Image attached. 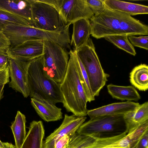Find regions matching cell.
I'll return each mask as SVG.
<instances>
[{
  "label": "cell",
  "instance_id": "1",
  "mask_svg": "<svg viewBox=\"0 0 148 148\" xmlns=\"http://www.w3.org/2000/svg\"><path fill=\"white\" fill-rule=\"evenodd\" d=\"M92 36L99 39L108 36L148 34V27L131 16L106 7L100 14L89 20Z\"/></svg>",
  "mask_w": 148,
  "mask_h": 148
},
{
  "label": "cell",
  "instance_id": "2",
  "mask_svg": "<svg viewBox=\"0 0 148 148\" xmlns=\"http://www.w3.org/2000/svg\"><path fill=\"white\" fill-rule=\"evenodd\" d=\"M66 71L62 82L59 83L63 98V107L67 112L77 117L87 115V99L82 84L80 77V67L76 51L70 49Z\"/></svg>",
  "mask_w": 148,
  "mask_h": 148
},
{
  "label": "cell",
  "instance_id": "3",
  "mask_svg": "<svg viewBox=\"0 0 148 148\" xmlns=\"http://www.w3.org/2000/svg\"><path fill=\"white\" fill-rule=\"evenodd\" d=\"M29 96L55 105L63 102L60 84L49 77L44 70L42 55L32 60L29 67Z\"/></svg>",
  "mask_w": 148,
  "mask_h": 148
},
{
  "label": "cell",
  "instance_id": "4",
  "mask_svg": "<svg viewBox=\"0 0 148 148\" xmlns=\"http://www.w3.org/2000/svg\"><path fill=\"white\" fill-rule=\"evenodd\" d=\"M75 51L87 74L93 95L98 96L109 75L101 66L92 39L89 38L84 45Z\"/></svg>",
  "mask_w": 148,
  "mask_h": 148
},
{
  "label": "cell",
  "instance_id": "5",
  "mask_svg": "<svg viewBox=\"0 0 148 148\" xmlns=\"http://www.w3.org/2000/svg\"><path fill=\"white\" fill-rule=\"evenodd\" d=\"M127 130L124 115H106L90 119L82 124L76 133L95 138L112 137Z\"/></svg>",
  "mask_w": 148,
  "mask_h": 148
},
{
  "label": "cell",
  "instance_id": "6",
  "mask_svg": "<svg viewBox=\"0 0 148 148\" xmlns=\"http://www.w3.org/2000/svg\"><path fill=\"white\" fill-rule=\"evenodd\" d=\"M43 43L44 70L49 77L60 83L66 71L69 57V52L56 43L45 41Z\"/></svg>",
  "mask_w": 148,
  "mask_h": 148
},
{
  "label": "cell",
  "instance_id": "7",
  "mask_svg": "<svg viewBox=\"0 0 148 148\" xmlns=\"http://www.w3.org/2000/svg\"><path fill=\"white\" fill-rule=\"evenodd\" d=\"M58 12L64 24L71 25L79 19L90 20L94 15L87 0H41Z\"/></svg>",
  "mask_w": 148,
  "mask_h": 148
},
{
  "label": "cell",
  "instance_id": "8",
  "mask_svg": "<svg viewBox=\"0 0 148 148\" xmlns=\"http://www.w3.org/2000/svg\"><path fill=\"white\" fill-rule=\"evenodd\" d=\"M28 0L34 27L43 30L53 31L65 25L54 8L39 0Z\"/></svg>",
  "mask_w": 148,
  "mask_h": 148
},
{
  "label": "cell",
  "instance_id": "9",
  "mask_svg": "<svg viewBox=\"0 0 148 148\" xmlns=\"http://www.w3.org/2000/svg\"><path fill=\"white\" fill-rule=\"evenodd\" d=\"M8 67L10 87L21 93L24 97L29 96L28 73L31 60L19 57H10Z\"/></svg>",
  "mask_w": 148,
  "mask_h": 148
},
{
  "label": "cell",
  "instance_id": "10",
  "mask_svg": "<svg viewBox=\"0 0 148 148\" xmlns=\"http://www.w3.org/2000/svg\"><path fill=\"white\" fill-rule=\"evenodd\" d=\"M86 118L65 114L60 126L46 138L44 141V148H55L56 143L62 137L66 135L70 137L73 135Z\"/></svg>",
  "mask_w": 148,
  "mask_h": 148
},
{
  "label": "cell",
  "instance_id": "11",
  "mask_svg": "<svg viewBox=\"0 0 148 148\" xmlns=\"http://www.w3.org/2000/svg\"><path fill=\"white\" fill-rule=\"evenodd\" d=\"M140 104L132 101L115 103L95 109L87 110L90 119L97 117L117 115H124L134 111Z\"/></svg>",
  "mask_w": 148,
  "mask_h": 148
},
{
  "label": "cell",
  "instance_id": "12",
  "mask_svg": "<svg viewBox=\"0 0 148 148\" xmlns=\"http://www.w3.org/2000/svg\"><path fill=\"white\" fill-rule=\"evenodd\" d=\"M43 41L30 40L7 50L10 57H19L32 60L43 54Z\"/></svg>",
  "mask_w": 148,
  "mask_h": 148
},
{
  "label": "cell",
  "instance_id": "13",
  "mask_svg": "<svg viewBox=\"0 0 148 148\" xmlns=\"http://www.w3.org/2000/svg\"><path fill=\"white\" fill-rule=\"evenodd\" d=\"M126 130L112 137L95 138L86 148H133V143Z\"/></svg>",
  "mask_w": 148,
  "mask_h": 148
},
{
  "label": "cell",
  "instance_id": "14",
  "mask_svg": "<svg viewBox=\"0 0 148 148\" xmlns=\"http://www.w3.org/2000/svg\"><path fill=\"white\" fill-rule=\"evenodd\" d=\"M73 32L70 45H73L76 51L84 45L91 34V28L89 20L81 19L73 22Z\"/></svg>",
  "mask_w": 148,
  "mask_h": 148
},
{
  "label": "cell",
  "instance_id": "15",
  "mask_svg": "<svg viewBox=\"0 0 148 148\" xmlns=\"http://www.w3.org/2000/svg\"><path fill=\"white\" fill-rule=\"evenodd\" d=\"M31 102L38 114L45 121H54L63 118L62 109L55 104L32 98Z\"/></svg>",
  "mask_w": 148,
  "mask_h": 148
},
{
  "label": "cell",
  "instance_id": "16",
  "mask_svg": "<svg viewBox=\"0 0 148 148\" xmlns=\"http://www.w3.org/2000/svg\"><path fill=\"white\" fill-rule=\"evenodd\" d=\"M45 130L41 121H32L21 148H44Z\"/></svg>",
  "mask_w": 148,
  "mask_h": 148
},
{
  "label": "cell",
  "instance_id": "17",
  "mask_svg": "<svg viewBox=\"0 0 148 148\" xmlns=\"http://www.w3.org/2000/svg\"><path fill=\"white\" fill-rule=\"evenodd\" d=\"M0 10L19 15L33 23L31 6L28 0H0Z\"/></svg>",
  "mask_w": 148,
  "mask_h": 148
},
{
  "label": "cell",
  "instance_id": "18",
  "mask_svg": "<svg viewBox=\"0 0 148 148\" xmlns=\"http://www.w3.org/2000/svg\"><path fill=\"white\" fill-rule=\"evenodd\" d=\"M104 3L109 9L130 16L148 14V7L142 5L117 0H104Z\"/></svg>",
  "mask_w": 148,
  "mask_h": 148
},
{
  "label": "cell",
  "instance_id": "19",
  "mask_svg": "<svg viewBox=\"0 0 148 148\" xmlns=\"http://www.w3.org/2000/svg\"><path fill=\"white\" fill-rule=\"evenodd\" d=\"M108 91L112 97L121 101H137L141 99L137 90L133 86H119L112 84L107 86Z\"/></svg>",
  "mask_w": 148,
  "mask_h": 148
},
{
  "label": "cell",
  "instance_id": "20",
  "mask_svg": "<svg viewBox=\"0 0 148 148\" xmlns=\"http://www.w3.org/2000/svg\"><path fill=\"white\" fill-rule=\"evenodd\" d=\"M124 118L127 131L148 120V102L140 104L134 111L124 115Z\"/></svg>",
  "mask_w": 148,
  "mask_h": 148
},
{
  "label": "cell",
  "instance_id": "21",
  "mask_svg": "<svg viewBox=\"0 0 148 148\" xmlns=\"http://www.w3.org/2000/svg\"><path fill=\"white\" fill-rule=\"evenodd\" d=\"M131 84L139 90L146 91L148 89V66L141 64L135 67L130 74Z\"/></svg>",
  "mask_w": 148,
  "mask_h": 148
},
{
  "label": "cell",
  "instance_id": "22",
  "mask_svg": "<svg viewBox=\"0 0 148 148\" xmlns=\"http://www.w3.org/2000/svg\"><path fill=\"white\" fill-rule=\"evenodd\" d=\"M26 122L25 116L18 111L15 120L10 126L14 138L16 148H21L26 138Z\"/></svg>",
  "mask_w": 148,
  "mask_h": 148
},
{
  "label": "cell",
  "instance_id": "23",
  "mask_svg": "<svg viewBox=\"0 0 148 148\" xmlns=\"http://www.w3.org/2000/svg\"><path fill=\"white\" fill-rule=\"evenodd\" d=\"M10 24H16L34 27L33 24L28 20L12 13L0 10V31Z\"/></svg>",
  "mask_w": 148,
  "mask_h": 148
},
{
  "label": "cell",
  "instance_id": "24",
  "mask_svg": "<svg viewBox=\"0 0 148 148\" xmlns=\"http://www.w3.org/2000/svg\"><path fill=\"white\" fill-rule=\"evenodd\" d=\"M128 36L125 35H113L108 36L104 38L118 48L135 56L136 52L128 40Z\"/></svg>",
  "mask_w": 148,
  "mask_h": 148
},
{
  "label": "cell",
  "instance_id": "25",
  "mask_svg": "<svg viewBox=\"0 0 148 148\" xmlns=\"http://www.w3.org/2000/svg\"><path fill=\"white\" fill-rule=\"evenodd\" d=\"M94 138L90 136L80 135L76 132L70 137L66 148H86Z\"/></svg>",
  "mask_w": 148,
  "mask_h": 148
},
{
  "label": "cell",
  "instance_id": "26",
  "mask_svg": "<svg viewBox=\"0 0 148 148\" xmlns=\"http://www.w3.org/2000/svg\"><path fill=\"white\" fill-rule=\"evenodd\" d=\"M130 43L133 46L138 47L148 50V36H140L137 37L134 35L128 36Z\"/></svg>",
  "mask_w": 148,
  "mask_h": 148
},
{
  "label": "cell",
  "instance_id": "27",
  "mask_svg": "<svg viewBox=\"0 0 148 148\" xmlns=\"http://www.w3.org/2000/svg\"><path fill=\"white\" fill-rule=\"evenodd\" d=\"M87 2L94 15L101 13L106 8L104 0H87Z\"/></svg>",
  "mask_w": 148,
  "mask_h": 148
},
{
  "label": "cell",
  "instance_id": "28",
  "mask_svg": "<svg viewBox=\"0 0 148 148\" xmlns=\"http://www.w3.org/2000/svg\"><path fill=\"white\" fill-rule=\"evenodd\" d=\"M8 66L0 71V85H5L9 81Z\"/></svg>",
  "mask_w": 148,
  "mask_h": 148
},
{
  "label": "cell",
  "instance_id": "29",
  "mask_svg": "<svg viewBox=\"0 0 148 148\" xmlns=\"http://www.w3.org/2000/svg\"><path fill=\"white\" fill-rule=\"evenodd\" d=\"M10 43L8 38L0 31V50H6L10 47Z\"/></svg>",
  "mask_w": 148,
  "mask_h": 148
},
{
  "label": "cell",
  "instance_id": "30",
  "mask_svg": "<svg viewBox=\"0 0 148 148\" xmlns=\"http://www.w3.org/2000/svg\"><path fill=\"white\" fill-rule=\"evenodd\" d=\"M10 58L7 50H0V66H8Z\"/></svg>",
  "mask_w": 148,
  "mask_h": 148
},
{
  "label": "cell",
  "instance_id": "31",
  "mask_svg": "<svg viewBox=\"0 0 148 148\" xmlns=\"http://www.w3.org/2000/svg\"><path fill=\"white\" fill-rule=\"evenodd\" d=\"M70 138L67 135H64L60 138L56 144L55 148H66Z\"/></svg>",
  "mask_w": 148,
  "mask_h": 148
},
{
  "label": "cell",
  "instance_id": "32",
  "mask_svg": "<svg viewBox=\"0 0 148 148\" xmlns=\"http://www.w3.org/2000/svg\"><path fill=\"white\" fill-rule=\"evenodd\" d=\"M148 131L143 135L139 141L136 148H148Z\"/></svg>",
  "mask_w": 148,
  "mask_h": 148
},
{
  "label": "cell",
  "instance_id": "33",
  "mask_svg": "<svg viewBox=\"0 0 148 148\" xmlns=\"http://www.w3.org/2000/svg\"><path fill=\"white\" fill-rule=\"evenodd\" d=\"M3 144L4 148H16L15 146L12 144L8 142L3 143Z\"/></svg>",
  "mask_w": 148,
  "mask_h": 148
},
{
  "label": "cell",
  "instance_id": "34",
  "mask_svg": "<svg viewBox=\"0 0 148 148\" xmlns=\"http://www.w3.org/2000/svg\"><path fill=\"white\" fill-rule=\"evenodd\" d=\"M5 85L4 84L0 85V101L3 97V89Z\"/></svg>",
  "mask_w": 148,
  "mask_h": 148
},
{
  "label": "cell",
  "instance_id": "35",
  "mask_svg": "<svg viewBox=\"0 0 148 148\" xmlns=\"http://www.w3.org/2000/svg\"><path fill=\"white\" fill-rule=\"evenodd\" d=\"M0 148H4L3 144V142H2L0 140Z\"/></svg>",
  "mask_w": 148,
  "mask_h": 148
},
{
  "label": "cell",
  "instance_id": "36",
  "mask_svg": "<svg viewBox=\"0 0 148 148\" xmlns=\"http://www.w3.org/2000/svg\"><path fill=\"white\" fill-rule=\"evenodd\" d=\"M8 66H0V71L5 68Z\"/></svg>",
  "mask_w": 148,
  "mask_h": 148
}]
</instances>
